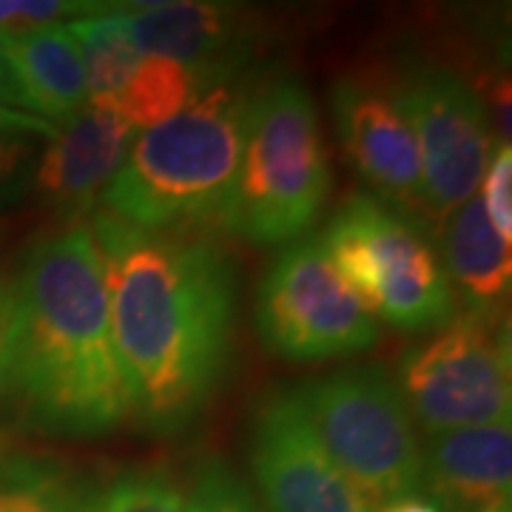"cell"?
I'll list each match as a JSON object with an SVG mask.
<instances>
[{
	"mask_svg": "<svg viewBox=\"0 0 512 512\" xmlns=\"http://www.w3.org/2000/svg\"><path fill=\"white\" fill-rule=\"evenodd\" d=\"M296 399L322 450L373 507L424 490L416 421L382 365L328 373Z\"/></svg>",
	"mask_w": 512,
	"mask_h": 512,
	"instance_id": "obj_6",
	"label": "cell"
},
{
	"mask_svg": "<svg viewBox=\"0 0 512 512\" xmlns=\"http://www.w3.org/2000/svg\"><path fill=\"white\" fill-rule=\"evenodd\" d=\"M86 74L89 103L111 106L143 66L146 52L131 32L126 3H114L109 12L66 23Z\"/></svg>",
	"mask_w": 512,
	"mask_h": 512,
	"instance_id": "obj_17",
	"label": "cell"
},
{
	"mask_svg": "<svg viewBox=\"0 0 512 512\" xmlns=\"http://www.w3.org/2000/svg\"><path fill=\"white\" fill-rule=\"evenodd\" d=\"M0 456H3V444H0Z\"/></svg>",
	"mask_w": 512,
	"mask_h": 512,
	"instance_id": "obj_31",
	"label": "cell"
},
{
	"mask_svg": "<svg viewBox=\"0 0 512 512\" xmlns=\"http://www.w3.org/2000/svg\"><path fill=\"white\" fill-rule=\"evenodd\" d=\"M114 3L97 0H0V32H26L49 23H69L109 12Z\"/></svg>",
	"mask_w": 512,
	"mask_h": 512,
	"instance_id": "obj_22",
	"label": "cell"
},
{
	"mask_svg": "<svg viewBox=\"0 0 512 512\" xmlns=\"http://www.w3.org/2000/svg\"><path fill=\"white\" fill-rule=\"evenodd\" d=\"M9 373L29 424L60 439H100L131 416L109 328L100 251L89 222L60 225L26 248Z\"/></svg>",
	"mask_w": 512,
	"mask_h": 512,
	"instance_id": "obj_2",
	"label": "cell"
},
{
	"mask_svg": "<svg viewBox=\"0 0 512 512\" xmlns=\"http://www.w3.org/2000/svg\"><path fill=\"white\" fill-rule=\"evenodd\" d=\"M137 137L140 128L89 103L72 120L60 123L57 140L40 151L32 188L55 211L57 220L72 225L92 211L94 200L117 174Z\"/></svg>",
	"mask_w": 512,
	"mask_h": 512,
	"instance_id": "obj_12",
	"label": "cell"
},
{
	"mask_svg": "<svg viewBox=\"0 0 512 512\" xmlns=\"http://www.w3.org/2000/svg\"><path fill=\"white\" fill-rule=\"evenodd\" d=\"M0 40L37 117L60 126L89 106L83 63L66 23L0 32Z\"/></svg>",
	"mask_w": 512,
	"mask_h": 512,
	"instance_id": "obj_16",
	"label": "cell"
},
{
	"mask_svg": "<svg viewBox=\"0 0 512 512\" xmlns=\"http://www.w3.org/2000/svg\"><path fill=\"white\" fill-rule=\"evenodd\" d=\"M390 100L416 137L427 220L444 222L476 197L495 148L484 97L456 69L416 63L404 69Z\"/></svg>",
	"mask_w": 512,
	"mask_h": 512,
	"instance_id": "obj_9",
	"label": "cell"
},
{
	"mask_svg": "<svg viewBox=\"0 0 512 512\" xmlns=\"http://www.w3.org/2000/svg\"><path fill=\"white\" fill-rule=\"evenodd\" d=\"M89 228L131 416L157 436H177L228 376L237 311L231 259L208 239L143 231L106 211L92 214Z\"/></svg>",
	"mask_w": 512,
	"mask_h": 512,
	"instance_id": "obj_1",
	"label": "cell"
},
{
	"mask_svg": "<svg viewBox=\"0 0 512 512\" xmlns=\"http://www.w3.org/2000/svg\"><path fill=\"white\" fill-rule=\"evenodd\" d=\"M15 325H18V285H15V276L0 271V399L9 396Z\"/></svg>",
	"mask_w": 512,
	"mask_h": 512,
	"instance_id": "obj_25",
	"label": "cell"
},
{
	"mask_svg": "<svg viewBox=\"0 0 512 512\" xmlns=\"http://www.w3.org/2000/svg\"><path fill=\"white\" fill-rule=\"evenodd\" d=\"M214 83H220V77H208V74L194 72L174 60L146 55L143 66L131 77L123 94L106 109L120 114L123 120H128L140 131H148V128L163 126L165 120L177 117L180 111L191 106V100L197 94L205 92Z\"/></svg>",
	"mask_w": 512,
	"mask_h": 512,
	"instance_id": "obj_18",
	"label": "cell"
},
{
	"mask_svg": "<svg viewBox=\"0 0 512 512\" xmlns=\"http://www.w3.org/2000/svg\"><path fill=\"white\" fill-rule=\"evenodd\" d=\"M251 470L265 512H376L322 450L296 390H276L256 407Z\"/></svg>",
	"mask_w": 512,
	"mask_h": 512,
	"instance_id": "obj_10",
	"label": "cell"
},
{
	"mask_svg": "<svg viewBox=\"0 0 512 512\" xmlns=\"http://www.w3.org/2000/svg\"><path fill=\"white\" fill-rule=\"evenodd\" d=\"M83 512H188V493L165 470H126L89 490Z\"/></svg>",
	"mask_w": 512,
	"mask_h": 512,
	"instance_id": "obj_20",
	"label": "cell"
},
{
	"mask_svg": "<svg viewBox=\"0 0 512 512\" xmlns=\"http://www.w3.org/2000/svg\"><path fill=\"white\" fill-rule=\"evenodd\" d=\"M188 512H265V507L225 461L208 458L197 467Z\"/></svg>",
	"mask_w": 512,
	"mask_h": 512,
	"instance_id": "obj_21",
	"label": "cell"
},
{
	"mask_svg": "<svg viewBox=\"0 0 512 512\" xmlns=\"http://www.w3.org/2000/svg\"><path fill=\"white\" fill-rule=\"evenodd\" d=\"M507 319L456 313L450 325L407 348L393 382L427 436L510 421Z\"/></svg>",
	"mask_w": 512,
	"mask_h": 512,
	"instance_id": "obj_7",
	"label": "cell"
},
{
	"mask_svg": "<svg viewBox=\"0 0 512 512\" xmlns=\"http://www.w3.org/2000/svg\"><path fill=\"white\" fill-rule=\"evenodd\" d=\"M481 205L495 234L512 245V148L501 143L493 148L481 177Z\"/></svg>",
	"mask_w": 512,
	"mask_h": 512,
	"instance_id": "obj_24",
	"label": "cell"
},
{
	"mask_svg": "<svg viewBox=\"0 0 512 512\" xmlns=\"http://www.w3.org/2000/svg\"><path fill=\"white\" fill-rule=\"evenodd\" d=\"M424 490L447 512H487L510 507L512 424L495 421L427 436Z\"/></svg>",
	"mask_w": 512,
	"mask_h": 512,
	"instance_id": "obj_14",
	"label": "cell"
},
{
	"mask_svg": "<svg viewBox=\"0 0 512 512\" xmlns=\"http://www.w3.org/2000/svg\"><path fill=\"white\" fill-rule=\"evenodd\" d=\"M0 131H15V134H29V137H40V140H57L60 126L35 117V114H23V111L0 109Z\"/></svg>",
	"mask_w": 512,
	"mask_h": 512,
	"instance_id": "obj_27",
	"label": "cell"
},
{
	"mask_svg": "<svg viewBox=\"0 0 512 512\" xmlns=\"http://www.w3.org/2000/svg\"><path fill=\"white\" fill-rule=\"evenodd\" d=\"M37 157V137L0 131V211H6L32 191Z\"/></svg>",
	"mask_w": 512,
	"mask_h": 512,
	"instance_id": "obj_23",
	"label": "cell"
},
{
	"mask_svg": "<svg viewBox=\"0 0 512 512\" xmlns=\"http://www.w3.org/2000/svg\"><path fill=\"white\" fill-rule=\"evenodd\" d=\"M0 109L35 114V111H32V103H29V97H26V92H23V86H20L18 74H15V66H12V60H9V55H6L3 40H0Z\"/></svg>",
	"mask_w": 512,
	"mask_h": 512,
	"instance_id": "obj_26",
	"label": "cell"
},
{
	"mask_svg": "<svg viewBox=\"0 0 512 512\" xmlns=\"http://www.w3.org/2000/svg\"><path fill=\"white\" fill-rule=\"evenodd\" d=\"M333 188L311 92L279 77L251 92L237 174L214 220L259 248L293 245L319 222Z\"/></svg>",
	"mask_w": 512,
	"mask_h": 512,
	"instance_id": "obj_4",
	"label": "cell"
},
{
	"mask_svg": "<svg viewBox=\"0 0 512 512\" xmlns=\"http://www.w3.org/2000/svg\"><path fill=\"white\" fill-rule=\"evenodd\" d=\"M319 239L376 322L404 333H436L456 319V293L424 222L370 194H353Z\"/></svg>",
	"mask_w": 512,
	"mask_h": 512,
	"instance_id": "obj_5",
	"label": "cell"
},
{
	"mask_svg": "<svg viewBox=\"0 0 512 512\" xmlns=\"http://www.w3.org/2000/svg\"><path fill=\"white\" fill-rule=\"evenodd\" d=\"M254 319L265 350L288 362L356 356L379 342V322L319 237L299 239L279 254L259 282Z\"/></svg>",
	"mask_w": 512,
	"mask_h": 512,
	"instance_id": "obj_8",
	"label": "cell"
},
{
	"mask_svg": "<svg viewBox=\"0 0 512 512\" xmlns=\"http://www.w3.org/2000/svg\"><path fill=\"white\" fill-rule=\"evenodd\" d=\"M251 89L234 77L200 92L163 126L140 131L103 188V211L143 231L217 217L237 174Z\"/></svg>",
	"mask_w": 512,
	"mask_h": 512,
	"instance_id": "obj_3",
	"label": "cell"
},
{
	"mask_svg": "<svg viewBox=\"0 0 512 512\" xmlns=\"http://www.w3.org/2000/svg\"><path fill=\"white\" fill-rule=\"evenodd\" d=\"M487 512H510V507H498V510H487Z\"/></svg>",
	"mask_w": 512,
	"mask_h": 512,
	"instance_id": "obj_29",
	"label": "cell"
},
{
	"mask_svg": "<svg viewBox=\"0 0 512 512\" xmlns=\"http://www.w3.org/2000/svg\"><path fill=\"white\" fill-rule=\"evenodd\" d=\"M126 15L146 55L220 80L234 77L254 43L251 15L228 3H126Z\"/></svg>",
	"mask_w": 512,
	"mask_h": 512,
	"instance_id": "obj_13",
	"label": "cell"
},
{
	"mask_svg": "<svg viewBox=\"0 0 512 512\" xmlns=\"http://www.w3.org/2000/svg\"><path fill=\"white\" fill-rule=\"evenodd\" d=\"M439 256L464 313L507 319L512 285L510 242L495 234L481 197H470L444 220Z\"/></svg>",
	"mask_w": 512,
	"mask_h": 512,
	"instance_id": "obj_15",
	"label": "cell"
},
{
	"mask_svg": "<svg viewBox=\"0 0 512 512\" xmlns=\"http://www.w3.org/2000/svg\"><path fill=\"white\" fill-rule=\"evenodd\" d=\"M376 512H447L441 507L433 495L427 493H413L402 495V498H393V501H384L376 507Z\"/></svg>",
	"mask_w": 512,
	"mask_h": 512,
	"instance_id": "obj_28",
	"label": "cell"
},
{
	"mask_svg": "<svg viewBox=\"0 0 512 512\" xmlns=\"http://www.w3.org/2000/svg\"><path fill=\"white\" fill-rule=\"evenodd\" d=\"M89 490L52 458L0 456V512H83Z\"/></svg>",
	"mask_w": 512,
	"mask_h": 512,
	"instance_id": "obj_19",
	"label": "cell"
},
{
	"mask_svg": "<svg viewBox=\"0 0 512 512\" xmlns=\"http://www.w3.org/2000/svg\"><path fill=\"white\" fill-rule=\"evenodd\" d=\"M330 103L345 157L373 191L370 197L430 228L416 137L390 94L365 80L339 77Z\"/></svg>",
	"mask_w": 512,
	"mask_h": 512,
	"instance_id": "obj_11",
	"label": "cell"
},
{
	"mask_svg": "<svg viewBox=\"0 0 512 512\" xmlns=\"http://www.w3.org/2000/svg\"><path fill=\"white\" fill-rule=\"evenodd\" d=\"M0 237H3V222H0Z\"/></svg>",
	"mask_w": 512,
	"mask_h": 512,
	"instance_id": "obj_30",
	"label": "cell"
}]
</instances>
